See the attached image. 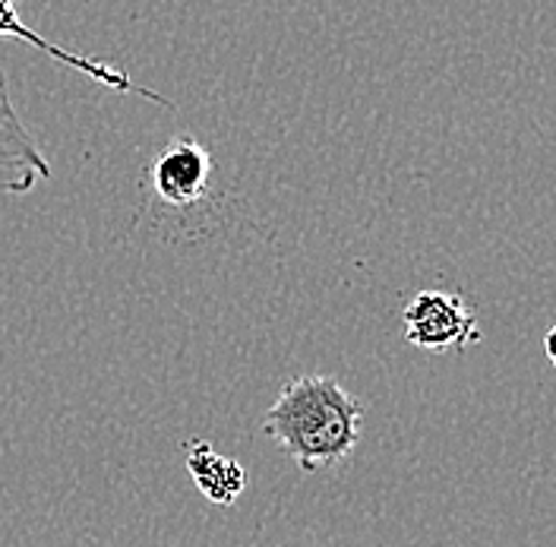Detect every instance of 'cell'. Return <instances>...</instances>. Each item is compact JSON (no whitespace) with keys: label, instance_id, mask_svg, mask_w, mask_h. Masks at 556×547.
<instances>
[{"label":"cell","instance_id":"cell-1","mask_svg":"<svg viewBox=\"0 0 556 547\" xmlns=\"http://www.w3.org/2000/svg\"><path fill=\"white\" fill-rule=\"evenodd\" d=\"M361 431L364 406L336 376L323 374L288 380L263 418V434L307 475L342 465L361 444Z\"/></svg>","mask_w":556,"mask_h":547},{"label":"cell","instance_id":"cell-2","mask_svg":"<svg viewBox=\"0 0 556 547\" xmlns=\"http://www.w3.org/2000/svg\"><path fill=\"white\" fill-rule=\"evenodd\" d=\"M402 330L408 345L433 355L468 351L484 336L471 304L455 291H417L402 310Z\"/></svg>","mask_w":556,"mask_h":547},{"label":"cell","instance_id":"cell-3","mask_svg":"<svg viewBox=\"0 0 556 547\" xmlns=\"http://www.w3.org/2000/svg\"><path fill=\"white\" fill-rule=\"evenodd\" d=\"M212 181V156L193 137H174L159 149L149 169L152 197L168 209H193L203 203Z\"/></svg>","mask_w":556,"mask_h":547},{"label":"cell","instance_id":"cell-4","mask_svg":"<svg viewBox=\"0 0 556 547\" xmlns=\"http://www.w3.org/2000/svg\"><path fill=\"white\" fill-rule=\"evenodd\" d=\"M51 177V162L45 159L41 146L20 121L13 99H10V83L0 70V194L26 197L33 194L38 181Z\"/></svg>","mask_w":556,"mask_h":547},{"label":"cell","instance_id":"cell-5","mask_svg":"<svg viewBox=\"0 0 556 547\" xmlns=\"http://www.w3.org/2000/svg\"><path fill=\"white\" fill-rule=\"evenodd\" d=\"M0 38H20V41L33 45L35 51H45V54H48V58H54L58 64L76 70V73H83V76H89V79L102 83V86L114 89V92L142 96V99L162 104V108H172V102H168L165 96H159V92H152V89H142L139 83L130 79V73H124L121 67H114V64H108V61L86 58V54H73V51H67V48H61V45H54V41L41 38V35L35 33V29H29V26L20 20L16 0H0Z\"/></svg>","mask_w":556,"mask_h":547},{"label":"cell","instance_id":"cell-6","mask_svg":"<svg viewBox=\"0 0 556 547\" xmlns=\"http://www.w3.org/2000/svg\"><path fill=\"white\" fill-rule=\"evenodd\" d=\"M187 472L208 504L231 507L247 487V469L231 456H222L206 440L187 444Z\"/></svg>","mask_w":556,"mask_h":547},{"label":"cell","instance_id":"cell-7","mask_svg":"<svg viewBox=\"0 0 556 547\" xmlns=\"http://www.w3.org/2000/svg\"><path fill=\"white\" fill-rule=\"evenodd\" d=\"M544 351H547V361L556 368V326H551V333L544 336Z\"/></svg>","mask_w":556,"mask_h":547}]
</instances>
